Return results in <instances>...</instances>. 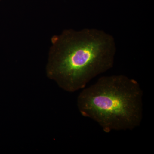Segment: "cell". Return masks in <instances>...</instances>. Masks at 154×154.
Returning <instances> with one entry per match:
<instances>
[{
  "label": "cell",
  "instance_id": "cell-1",
  "mask_svg": "<svg viewBox=\"0 0 154 154\" xmlns=\"http://www.w3.org/2000/svg\"><path fill=\"white\" fill-rule=\"evenodd\" d=\"M51 42L46 75L67 92L84 89L113 66L115 40L103 30L66 29L53 36Z\"/></svg>",
  "mask_w": 154,
  "mask_h": 154
},
{
  "label": "cell",
  "instance_id": "cell-2",
  "mask_svg": "<svg viewBox=\"0 0 154 154\" xmlns=\"http://www.w3.org/2000/svg\"><path fill=\"white\" fill-rule=\"evenodd\" d=\"M143 97L135 80L124 75L107 76L83 89L77 106L83 116L96 122L104 132L132 130L142 121Z\"/></svg>",
  "mask_w": 154,
  "mask_h": 154
}]
</instances>
